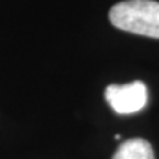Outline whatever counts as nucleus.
Masks as SVG:
<instances>
[{"label":"nucleus","instance_id":"obj_1","mask_svg":"<svg viewBox=\"0 0 159 159\" xmlns=\"http://www.w3.org/2000/svg\"><path fill=\"white\" fill-rule=\"evenodd\" d=\"M109 19L122 31L159 39V2L125 0L111 7Z\"/></svg>","mask_w":159,"mask_h":159},{"label":"nucleus","instance_id":"obj_3","mask_svg":"<svg viewBox=\"0 0 159 159\" xmlns=\"http://www.w3.org/2000/svg\"><path fill=\"white\" fill-rule=\"evenodd\" d=\"M112 159H155V153L148 140L130 139L119 146Z\"/></svg>","mask_w":159,"mask_h":159},{"label":"nucleus","instance_id":"obj_2","mask_svg":"<svg viewBox=\"0 0 159 159\" xmlns=\"http://www.w3.org/2000/svg\"><path fill=\"white\" fill-rule=\"evenodd\" d=\"M105 99L116 114H136L148 103V89L142 81H133L130 84H111L105 90Z\"/></svg>","mask_w":159,"mask_h":159}]
</instances>
